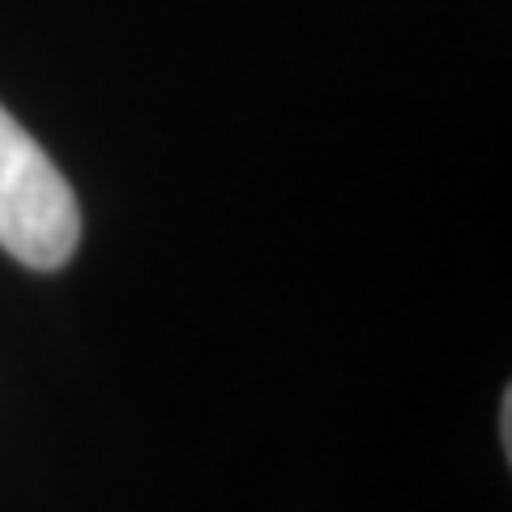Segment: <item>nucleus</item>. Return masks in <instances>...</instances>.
<instances>
[{"label":"nucleus","mask_w":512,"mask_h":512,"mask_svg":"<svg viewBox=\"0 0 512 512\" xmlns=\"http://www.w3.org/2000/svg\"><path fill=\"white\" fill-rule=\"evenodd\" d=\"M82 235V210L60 167L0 107V248L30 269H60Z\"/></svg>","instance_id":"nucleus-1"}]
</instances>
